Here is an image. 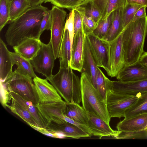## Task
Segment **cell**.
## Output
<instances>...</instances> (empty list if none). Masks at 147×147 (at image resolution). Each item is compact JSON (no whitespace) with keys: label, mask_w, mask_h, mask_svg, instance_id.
<instances>
[{"label":"cell","mask_w":147,"mask_h":147,"mask_svg":"<svg viewBox=\"0 0 147 147\" xmlns=\"http://www.w3.org/2000/svg\"><path fill=\"white\" fill-rule=\"evenodd\" d=\"M48 9L41 4L31 7L10 22L5 35L7 44L13 47L27 38L40 39L41 22Z\"/></svg>","instance_id":"6da1fadb"},{"label":"cell","mask_w":147,"mask_h":147,"mask_svg":"<svg viewBox=\"0 0 147 147\" xmlns=\"http://www.w3.org/2000/svg\"><path fill=\"white\" fill-rule=\"evenodd\" d=\"M147 34V16L130 23L122 33V42L126 65L139 61L144 52Z\"/></svg>","instance_id":"7a4b0ae2"},{"label":"cell","mask_w":147,"mask_h":147,"mask_svg":"<svg viewBox=\"0 0 147 147\" xmlns=\"http://www.w3.org/2000/svg\"><path fill=\"white\" fill-rule=\"evenodd\" d=\"M47 79L65 102L80 104L82 101L80 79L70 66H60L57 74Z\"/></svg>","instance_id":"3957f363"},{"label":"cell","mask_w":147,"mask_h":147,"mask_svg":"<svg viewBox=\"0 0 147 147\" xmlns=\"http://www.w3.org/2000/svg\"><path fill=\"white\" fill-rule=\"evenodd\" d=\"M80 79L82 107L87 112L96 115L110 125L111 117L106 104L93 86L90 78L82 72Z\"/></svg>","instance_id":"277c9868"},{"label":"cell","mask_w":147,"mask_h":147,"mask_svg":"<svg viewBox=\"0 0 147 147\" xmlns=\"http://www.w3.org/2000/svg\"><path fill=\"white\" fill-rule=\"evenodd\" d=\"M1 82L9 92L16 93L34 105L39 103L38 96L32 78L20 74L16 68L5 81Z\"/></svg>","instance_id":"5b68a950"},{"label":"cell","mask_w":147,"mask_h":147,"mask_svg":"<svg viewBox=\"0 0 147 147\" xmlns=\"http://www.w3.org/2000/svg\"><path fill=\"white\" fill-rule=\"evenodd\" d=\"M90 50L97 66L103 68L111 76L110 44L91 33L86 36Z\"/></svg>","instance_id":"8992f818"},{"label":"cell","mask_w":147,"mask_h":147,"mask_svg":"<svg viewBox=\"0 0 147 147\" xmlns=\"http://www.w3.org/2000/svg\"><path fill=\"white\" fill-rule=\"evenodd\" d=\"M138 97V93L135 95L121 94L109 90L106 105L111 117H124L126 111L136 102Z\"/></svg>","instance_id":"52a82bcc"},{"label":"cell","mask_w":147,"mask_h":147,"mask_svg":"<svg viewBox=\"0 0 147 147\" xmlns=\"http://www.w3.org/2000/svg\"><path fill=\"white\" fill-rule=\"evenodd\" d=\"M51 42L55 59L58 58L66 20L67 13L55 5L51 9Z\"/></svg>","instance_id":"ba28073f"},{"label":"cell","mask_w":147,"mask_h":147,"mask_svg":"<svg viewBox=\"0 0 147 147\" xmlns=\"http://www.w3.org/2000/svg\"><path fill=\"white\" fill-rule=\"evenodd\" d=\"M55 59L51 42L46 44L42 42L36 55L30 61L35 71L47 79L51 77Z\"/></svg>","instance_id":"9c48e42d"},{"label":"cell","mask_w":147,"mask_h":147,"mask_svg":"<svg viewBox=\"0 0 147 147\" xmlns=\"http://www.w3.org/2000/svg\"><path fill=\"white\" fill-rule=\"evenodd\" d=\"M66 104V102L63 100L39 103L36 105L47 126L51 122L59 123L67 122L64 117Z\"/></svg>","instance_id":"30bf717a"},{"label":"cell","mask_w":147,"mask_h":147,"mask_svg":"<svg viewBox=\"0 0 147 147\" xmlns=\"http://www.w3.org/2000/svg\"><path fill=\"white\" fill-rule=\"evenodd\" d=\"M108 91L121 94L135 95L147 92V79L128 82L112 81L109 80Z\"/></svg>","instance_id":"8fae6325"},{"label":"cell","mask_w":147,"mask_h":147,"mask_svg":"<svg viewBox=\"0 0 147 147\" xmlns=\"http://www.w3.org/2000/svg\"><path fill=\"white\" fill-rule=\"evenodd\" d=\"M122 33L110 42L111 77H116L126 65L122 45Z\"/></svg>","instance_id":"7c38bea8"},{"label":"cell","mask_w":147,"mask_h":147,"mask_svg":"<svg viewBox=\"0 0 147 147\" xmlns=\"http://www.w3.org/2000/svg\"><path fill=\"white\" fill-rule=\"evenodd\" d=\"M38 96L39 103L63 101L53 85L46 78L43 79L37 76L33 80Z\"/></svg>","instance_id":"4fadbf2b"},{"label":"cell","mask_w":147,"mask_h":147,"mask_svg":"<svg viewBox=\"0 0 147 147\" xmlns=\"http://www.w3.org/2000/svg\"><path fill=\"white\" fill-rule=\"evenodd\" d=\"M116 77L121 82L147 79V67L139 61L132 64L125 65Z\"/></svg>","instance_id":"5bb4252c"},{"label":"cell","mask_w":147,"mask_h":147,"mask_svg":"<svg viewBox=\"0 0 147 147\" xmlns=\"http://www.w3.org/2000/svg\"><path fill=\"white\" fill-rule=\"evenodd\" d=\"M87 113L88 119L86 126L92 135L97 136L99 139L105 136L115 138L117 134V130L113 129L110 125L96 115Z\"/></svg>","instance_id":"9a60e30c"},{"label":"cell","mask_w":147,"mask_h":147,"mask_svg":"<svg viewBox=\"0 0 147 147\" xmlns=\"http://www.w3.org/2000/svg\"><path fill=\"white\" fill-rule=\"evenodd\" d=\"M85 36L83 30L75 34L71 47L70 66L73 70L81 72Z\"/></svg>","instance_id":"2e32d148"},{"label":"cell","mask_w":147,"mask_h":147,"mask_svg":"<svg viewBox=\"0 0 147 147\" xmlns=\"http://www.w3.org/2000/svg\"><path fill=\"white\" fill-rule=\"evenodd\" d=\"M45 129L51 132L62 134L65 137L75 139L90 137L87 134L77 126L67 121L60 123L51 122Z\"/></svg>","instance_id":"e0dca14e"},{"label":"cell","mask_w":147,"mask_h":147,"mask_svg":"<svg viewBox=\"0 0 147 147\" xmlns=\"http://www.w3.org/2000/svg\"><path fill=\"white\" fill-rule=\"evenodd\" d=\"M41 43L39 39L27 38L17 45L13 47V49L15 53L30 61L37 55Z\"/></svg>","instance_id":"ac0fdd59"},{"label":"cell","mask_w":147,"mask_h":147,"mask_svg":"<svg viewBox=\"0 0 147 147\" xmlns=\"http://www.w3.org/2000/svg\"><path fill=\"white\" fill-rule=\"evenodd\" d=\"M116 128L117 131L123 132H135L147 129V113L124 118L117 124Z\"/></svg>","instance_id":"d6986e66"},{"label":"cell","mask_w":147,"mask_h":147,"mask_svg":"<svg viewBox=\"0 0 147 147\" xmlns=\"http://www.w3.org/2000/svg\"><path fill=\"white\" fill-rule=\"evenodd\" d=\"M97 67L92 55L85 36L84 42L82 68L81 72H84L87 75L96 89V78Z\"/></svg>","instance_id":"ffe728a7"},{"label":"cell","mask_w":147,"mask_h":147,"mask_svg":"<svg viewBox=\"0 0 147 147\" xmlns=\"http://www.w3.org/2000/svg\"><path fill=\"white\" fill-rule=\"evenodd\" d=\"M13 64L11 55L7 45L0 39V78L3 82L12 72Z\"/></svg>","instance_id":"44dd1931"},{"label":"cell","mask_w":147,"mask_h":147,"mask_svg":"<svg viewBox=\"0 0 147 147\" xmlns=\"http://www.w3.org/2000/svg\"><path fill=\"white\" fill-rule=\"evenodd\" d=\"M64 114L76 122L86 125L87 124L88 119L87 113L80 104L66 102Z\"/></svg>","instance_id":"7402d4cb"},{"label":"cell","mask_w":147,"mask_h":147,"mask_svg":"<svg viewBox=\"0 0 147 147\" xmlns=\"http://www.w3.org/2000/svg\"><path fill=\"white\" fill-rule=\"evenodd\" d=\"M11 98L20 105L28 111L34 117L40 128H45L46 125L36 105L13 92H9Z\"/></svg>","instance_id":"603a6c76"},{"label":"cell","mask_w":147,"mask_h":147,"mask_svg":"<svg viewBox=\"0 0 147 147\" xmlns=\"http://www.w3.org/2000/svg\"><path fill=\"white\" fill-rule=\"evenodd\" d=\"M100 10L104 19L114 10L123 9L126 5V0H92Z\"/></svg>","instance_id":"cb8c5ba5"},{"label":"cell","mask_w":147,"mask_h":147,"mask_svg":"<svg viewBox=\"0 0 147 147\" xmlns=\"http://www.w3.org/2000/svg\"><path fill=\"white\" fill-rule=\"evenodd\" d=\"M123 9H117L113 11V16L112 24L103 38L110 43L116 38L124 30L122 19Z\"/></svg>","instance_id":"d4e9b609"},{"label":"cell","mask_w":147,"mask_h":147,"mask_svg":"<svg viewBox=\"0 0 147 147\" xmlns=\"http://www.w3.org/2000/svg\"><path fill=\"white\" fill-rule=\"evenodd\" d=\"M71 50V46L69 32L67 29L65 28L59 55L60 66H70Z\"/></svg>","instance_id":"484cf974"},{"label":"cell","mask_w":147,"mask_h":147,"mask_svg":"<svg viewBox=\"0 0 147 147\" xmlns=\"http://www.w3.org/2000/svg\"><path fill=\"white\" fill-rule=\"evenodd\" d=\"M11 105H7L6 107L33 128L37 130L40 128L34 117L28 111L20 105L13 98H11Z\"/></svg>","instance_id":"4316f807"},{"label":"cell","mask_w":147,"mask_h":147,"mask_svg":"<svg viewBox=\"0 0 147 147\" xmlns=\"http://www.w3.org/2000/svg\"><path fill=\"white\" fill-rule=\"evenodd\" d=\"M13 64L17 66L16 69L20 74L34 78L37 76L30 61L22 57L16 53L10 52Z\"/></svg>","instance_id":"83f0119b"},{"label":"cell","mask_w":147,"mask_h":147,"mask_svg":"<svg viewBox=\"0 0 147 147\" xmlns=\"http://www.w3.org/2000/svg\"><path fill=\"white\" fill-rule=\"evenodd\" d=\"M138 95V98L136 102L125 111L124 118L147 113V92L139 93Z\"/></svg>","instance_id":"f1b7e54d"},{"label":"cell","mask_w":147,"mask_h":147,"mask_svg":"<svg viewBox=\"0 0 147 147\" xmlns=\"http://www.w3.org/2000/svg\"><path fill=\"white\" fill-rule=\"evenodd\" d=\"M75 9L82 11L87 17L97 23L102 18L100 10L92 0H88Z\"/></svg>","instance_id":"f546056e"},{"label":"cell","mask_w":147,"mask_h":147,"mask_svg":"<svg viewBox=\"0 0 147 147\" xmlns=\"http://www.w3.org/2000/svg\"><path fill=\"white\" fill-rule=\"evenodd\" d=\"M30 7L28 0H12L10 6V22L20 16Z\"/></svg>","instance_id":"4dcf8cb0"},{"label":"cell","mask_w":147,"mask_h":147,"mask_svg":"<svg viewBox=\"0 0 147 147\" xmlns=\"http://www.w3.org/2000/svg\"><path fill=\"white\" fill-rule=\"evenodd\" d=\"M113 11L105 19H101L99 20L92 33L100 38H104L112 24L113 16Z\"/></svg>","instance_id":"1f68e13d"},{"label":"cell","mask_w":147,"mask_h":147,"mask_svg":"<svg viewBox=\"0 0 147 147\" xmlns=\"http://www.w3.org/2000/svg\"><path fill=\"white\" fill-rule=\"evenodd\" d=\"M108 79L100 68L98 67L96 78V89L106 104L108 90L107 82Z\"/></svg>","instance_id":"d6a6232c"},{"label":"cell","mask_w":147,"mask_h":147,"mask_svg":"<svg viewBox=\"0 0 147 147\" xmlns=\"http://www.w3.org/2000/svg\"><path fill=\"white\" fill-rule=\"evenodd\" d=\"M143 6L135 4H126L122 10V19L124 29L131 22L137 11Z\"/></svg>","instance_id":"836d02e7"},{"label":"cell","mask_w":147,"mask_h":147,"mask_svg":"<svg viewBox=\"0 0 147 147\" xmlns=\"http://www.w3.org/2000/svg\"><path fill=\"white\" fill-rule=\"evenodd\" d=\"M89 0H45V3L50 2L60 8L74 9Z\"/></svg>","instance_id":"e575fe53"},{"label":"cell","mask_w":147,"mask_h":147,"mask_svg":"<svg viewBox=\"0 0 147 147\" xmlns=\"http://www.w3.org/2000/svg\"><path fill=\"white\" fill-rule=\"evenodd\" d=\"M10 2L8 0H0V31L10 21Z\"/></svg>","instance_id":"d590c367"},{"label":"cell","mask_w":147,"mask_h":147,"mask_svg":"<svg viewBox=\"0 0 147 147\" xmlns=\"http://www.w3.org/2000/svg\"><path fill=\"white\" fill-rule=\"evenodd\" d=\"M117 131V135L115 138L116 139H147V129L135 132Z\"/></svg>","instance_id":"8d00e7d4"},{"label":"cell","mask_w":147,"mask_h":147,"mask_svg":"<svg viewBox=\"0 0 147 147\" xmlns=\"http://www.w3.org/2000/svg\"><path fill=\"white\" fill-rule=\"evenodd\" d=\"M77 10L80 13L81 16L82 18L83 30L85 36H87L92 33L96 27L97 23L87 17L82 11Z\"/></svg>","instance_id":"74e56055"},{"label":"cell","mask_w":147,"mask_h":147,"mask_svg":"<svg viewBox=\"0 0 147 147\" xmlns=\"http://www.w3.org/2000/svg\"><path fill=\"white\" fill-rule=\"evenodd\" d=\"M65 28L67 29L68 31L72 47L74 36V13L73 9L71 11L67 19H66Z\"/></svg>","instance_id":"f35d334b"},{"label":"cell","mask_w":147,"mask_h":147,"mask_svg":"<svg viewBox=\"0 0 147 147\" xmlns=\"http://www.w3.org/2000/svg\"><path fill=\"white\" fill-rule=\"evenodd\" d=\"M51 10L48 9L45 12L40 24V35L46 30H50L51 27Z\"/></svg>","instance_id":"ab89813d"},{"label":"cell","mask_w":147,"mask_h":147,"mask_svg":"<svg viewBox=\"0 0 147 147\" xmlns=\"http://www.w3.org/2000/svg\"><path fill=\"white\" fill-rule=\"evenodd\" d=\"M0 101L2 106L5 108L10 102L11 98L9 92L6 87L0 81Z\"/></svg>","instance_id":"60d3db41"},{"label":"cell","mask_w":147,"mask_h":147,"mask_svg":"<svg viewBox=\"0 0 147 147\" xmlns=\"http://www.w3.org/2000/svg\"><path fill=\"white\" fill-rule=\"evenodd\" d=\"M74 13V34L83 30L82 18L80 13L76 9H72Z\"/></svg>","instance_id":"b9f144b4"},{"label":"cell","mask_w":147,"mask_h":147,"mask_svg":"<svg viewBox=\"0 0 147 147\" xmlns=\"http://www.w3.org/2000/svg\"><path fill=\"white\" fill-rule=\"evenodd\" d=\"M64 117L65 121L77 126L87 134L90 137L92 136L90 130L86 125L76 122L67 117L64 114Z\"/></svg>","instance_id":"7bdbcfd3"},{"label":"cell","mask_w":147,"mask_h":147,"mask_svg":"<svg viewBox=\"0 0 147 147\" xmlns=\"http://www.w3.org/2000/svg\"><path fill=\"white\" fill-rule=\"evenodd\" d=\"M146 7L145 6H143L140 8L136 12L131 22L136 21L146 16Z\"/></svg>","instance_id":"ee69618b"},{"label":"cell","mask_w":147,"mask_h":147,"mask_svg":"<svg viewBox=\"0 0 147 147\" xmlns=\"http://www.w3.org/2000/svg\"><path fill=\"white\" fill-rule=\"evenodd\" d=\"M126 4H135L147 7V0H126Z\"/></svg>","instance_id":"f6af8a7d"},{"label":"cell","mask_w":147,"mask_h":147,"mask_svg":"<svg viewBox=\"0 0 147 147\" xmlns=\"http://www.w3.org/2000/svg\"><path fill=\"white\" fill-rule=\"evenodd\" d=\"M30 7L41 4L45 0H28Z\"/></svg>","instance_id":"bcb514c9"},{"label":"cell","mask_w":147,"mask_h":147,"mask_svg":"<svg viewBox=\"0 0 147 147\" xmlns=\"http://www.w3.org/2000/svg\"><path fill=\"white\" fill-rule=\"evenodd\" d=\"M139 61L147 67V51L144 52Z\"/></svg>","instance_id":"7dc6e473"},{"label":"cell","mask_w":147,"mask_h":147,"mask_svg":"<svg viewBox=\"0 0 147 147\" xmlns=\"http://www.w3.org/2000/svg\"><path fill=\"white\" fill-rule=\"evenodd\" d=\"M12 0H8V1L10 2H11Z\"/></svg>","instance_id":"c3c4849f"}]
</instances>
